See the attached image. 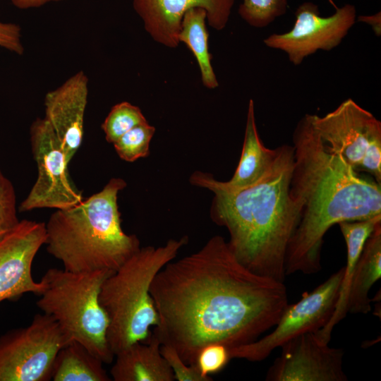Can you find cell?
Segmentation results:
<instances>
[{
    "instance_id": "cell-1",
    "label": "cell",
    "mask_w": 381,
    "mask_h": 381,
    "mask_svg": "<svg viewBox=\"0 0 381 381\" xmlns=\"http://www.w3.org/2000/svg\"><path fill=\"white\" fill-rule=\"evenodd\" d=\"M150 292L159 317L152 333L188 365L205 346L229 349L272 329L289 304L284 282L255 273L234 256L224 237L168 262Z\"/></svg>"
},
{
    "instance_id": "cell-2",
    "label": "cell",
    "mask_w": 381,
    "mask_h": 381,
    "mask_svg": "<svg viewBox=\"0 0 381 381\" xmlns=\"http://www.w3.org/2000/svg\"><path fill=\"white\" fill-rule=\"evenodd\" d=\"M294 167L289 193L301 212L288 245L286 275L321 268L324 236L334 224L381 216V184L362 177L320 139L311 114L293 133Z\"/></svg>"
},
{
    "instance_id": "cell-3",
    "label": "cell",
    "mask_w": 381,
    "mask_h": 381,
    "mask_svg": "<svg viewBox=\"0 0 381 381\" xmlns=\"http://www.w3.org/2000/svg\"><path fill=\"white\" fill-rule=\"evenodd\" d=\"M294 147L281 145L279 159L258 183L230 190L217 186L212 174L196 171L191 185L213 193L210 217L229 233L227 243L236 259L258 274L284 282L288 245L301 212L289 189Z\"/></svg>"
},
{
    "instance_id": "cell-4",
    "label": "cell",
    "mask_w": 381,
    "mask_h": 381,
    "mask_svg": "<svg viewBox=\"0 0 381 381\" xmlns=\"http://www.w3.org/2000/svg\"><path fill=\"white\" fill-rule=\"evenodd\" d=\"M126 186L112 178L100 191L49 217L44 245L64 270L115 272L140 248L138 237L121 227L118 195Z\"/></svg>"
},
{
    "instance_id": "cell-5",
    "label": "cell",
    "mask_w": 381,
    "mask_h": 381,
    "mask_svg": "<svg viewBox=\"0 0 381 381\" xmlns=\"http://www.w3.org/2000/svg\"><path fill=\"white\" fill-rule=\"evenodd\" d=\"M188 238H171L164 246L140 247L103 282L99 295L109 319L107 341L115 355L145 341L159 317L150 289L157 274L187 244Z\"/></svg>"
},
{
    "instance_id": "cell-6",
    "label": "cell",
    "mask_w": 381,
    "mask_h": 381,
    "mask_svg": "<svg viewBox=\"0 0 381 381\" xmlns=\"http://www.w3.org/2000/svg\"><path fill=\"white\" fill-rule=\"evenodd\" d=\"M113 271L73 272L50 268L41 279L44 289L37 306L51 316L71 340L85 346L104 363L114 359L107 341L109 319L99 295Z\"/></svg>"
},
{
    "instance_id": "cell-7",
    "label": "cell",
    "mask_w": 381,
    "mask_h": 381,
    "mask_svg": "<svg viewBox=\"0 0 381 381\" xmlns=\"http://www.w3.org/2000/svg\"><path fill=\"white\" fill-rule=\"evenodd\" d=\"M322 141L356 171L381 184V122L351 99L323 116L311 114Z\"/></svg>"
},
{
    "instance_id": "cell-8",
    "label": "cell",
    "mask_w": 381,
    "mask_h": 381,
    "mask_svg": "<svg viewBox=\"0 0 381 381\" xmlns=\"http://www.w3.org/2000/svg\"><path fill=\"white\" fill-rule=\"evenodd\" d=\"M71 339L49 315L0 336V381H49L58 351Z\"/></svg>"
},
{
    "instance_id": "cell-9",
    "label": "cell",
    "mask_w": 381,
    "mask_h": 381,
    "mask_svg": "<svg viewBox=\"0 0 381 381\" xmlns=\"http://www.w3.org/2000/svg\"><path fill=\"white\" fill-rule=\"evenodd\" d=\"M343 273L344 267L313 291L303 293L298 301L288 304L270 333L229 349L231 358L260 362L292 338L322 328L334 312Z\"/></svg>"
},
{
    "instance_id": "cell-10",
    "label": "cell",
    "mask_w": 381,
    "mask_h": 381,
    "mask_svg": "<svg viewBox=\"0 0 381 381\" xmlns=\"http://www.w3.org/2000/svg\"><path fill=\"white\" fill-rule=\"evenodd\" d=\"M30 145L37 164V179L20 212L40 208L66 209L80 203L81 192L72 182L68 162L55 133L44 118H37L30 129Z\"/></svg>"
},
{
    "instance_id": "cell-11",
    "label": "cell",
    "mask_w": 381,
    "mask_h": 381,
    "mask_svg": "<svg viewBox=\"0 0 381 381\" xmlns=\"http://www.w3.org/2000/svg\"><path fill=\"white\" fill-rule=\"evenodd\" d=\"M296 21L291 30L272 34L264 40L265 44L284 52L295 66L318 50L329 51L337 47L356 23V7L346 4L336 7L328 17L320 15L313 2L301 4L296 11Z\"/></svg>"
},
{
    "instance_id": "cell-12",
    "label": "cell",
    "mask_w": 381,
    "mask_h": 381,
    "mask_svg": "<svg viewBox=\"0 0 381 381\" xmlns=\"http://www.w3.org/2000/svg\"><path fill=\"white\" fill-rule=\"evenodd\" d=\"M270 365L267 381H346L343 370L344 351L322 343L314 332L298 335L284 343Z\"/></svg>"
},
{
    "instance_id": "cell-13",
    "label": "cell",
    "mask_w": 381,
    "mask_h": 381,
    "mask_svg": "<svg viewBox=\"0 0 381 381\" xmlns=\"http://www.w3.org/2000/svg\"><path fill=\"white\" fill-rule=\"evenodd\" d=\"M45 240V223L23 219L0 241V303L42 294L44 284L34 280L32 266Z\"/></svg>"
},
{
    "instance_id": "cell-14",
    "label": "cell",
    "mask_w": 381,
    "mask_h": 381,
    "mask_svg": "<svg viewBox=\"0 0 381 381\" xmlns=\"http://www.w3.org/2000/svg\"><path fill=\"white\" fill-rule=\"evenodd\" d=\"M235 0H133V6L144 28L157 42L169 48L179 44L178 35L185 13L193 8L206 12L209 25L224 29Z\"/></svg>"
},
{
    "instance_id": "cell-15",
    "label": "cell",
    "mask_w": 381,
    "mask_h": 381,
    "mask_svg": "<svg viewBox=\"0 0 381 381\" xmlns=\"http://www.w3.org/2000/svg\"><path fill=\"white\" fill-rule=\"evenodd\" d=\"M88 78L80 71L44 97L45 120L60 142L68 162L83 143Z\"/></svg>"
},
{
    "instance_id": "cell-16",
    "label": "cell",
    "mask_w": 381,
    "mask_h": 381,
    "mask_svg": "<svg viewBox=\"0 0 381 381\" xmlns=\"http://www.w3.org/2000/svg\"><path fill=\"white\" fill-rule=\"evenodd\" d=\"M281 145L269 149L262 143L258 132L253 99L248 103L244 140L238 166L230 180L221 181L213 175L212 181L219 187L235 190L252 186L267 176L276 164Z\"/></svg>"
},
{
    "instance_id": "cell-17",
    "label": "cell",
    "mask_w": 381,
    "mask_h": 381,
    "mask_svg": "<svg viewBox=\"0 0 381 381\" xmlns=\"http://www.w3.org/2000/svg\"><path fill=\"white\" fill-rule=\"evenodd\" d=\"M161 343L151 332L144 341L135 342L114 358L110 370L114 381H174L173 372L160 351Z\"/></svg>"
},
{
    "instance_id": "cell-18",
    "label": "cell",
    "mask_w": 381,
    "mask_h": 381,
    "mask_svg": "<svg viewBox=\"0 0 381 381\" xmlns=\"http://www.w3.org/2000/svg\"><path fill=\"white\" fill-rule=\"evenodd\" d=\"M380 222L381 216H377L365 220L342 222L338 224L346 244L347 260L346 265L344 267L334 312L327 324L320 329L314 332L317 338L324 344H329L334 327L348 313V298L357 261L366 240Z\"/></svg>"
},
{
    "instance_id": "cell-19",
    "label": "cell",
    "mask_w": 381,
    "mask_h": 381,
    "mask_svg": "<svg viewBox=\"0 0 381 381\" xmlns=\"http://www.w3.org/2000/svg\"><path fill=\"white\" fill-rule=\"evenodd\" d=\"M380 277L381 222L366 240L357 261L348 298V313L367 314L371 310L369 292Z\"/></svg>"
},
{
    "instance_id": "cell-20",
    "label": "cell",
    "mask_w": 381,
    "mask_h": 381,
    "mask_svg": "<svg viewBox=\"0 0 381 381\" xmlns=\"http://www.w3.org/2000/svg\"><path fill=\"white\" fill-rule=\"evenodd\" d=\"M104 363L80 342L72 340L57 353L54 361L52 380L110 381Z\"/></svg>"
},
{
    "instance_id": "cell-21",
    "label": "cell",
    "mask_w": 381,
    "mask_h": 381,
    "mask_svg": "<svg viewBox=\"0 0 381 381\" xmlns=\"http://www.w3.org/2000/svg\"><path fill=\"white\" fill-rule=\"evenodd\" d=\"M205 20L204 9L193 8L188 10L182 18L178 40L188 47L197 60L202 84L209 89H214L219 83L211 64Z\"/></svg>"
},
{
    "instance_id": "cell-22",
    "label": "cell",
    "mask_w": 381,
    "mask_h": 381,
    "mask_svg": "<svg viewBox=\"0 0 381 381\" xmlns=\"http://www.w3.org/2000/svg\"><path fill=\"white\" fill-rule=\"evenodd\" d=\"M145 122L147 121L139 107L122 102L111 109L101 127L106 140L113 144L125 133Z\"/></svg>"
},
{
    "instance_id": "cell-23",
    "label": "cell",
    "mask_w": 381,
    "mask_h": 381,
    "mask_svg": "<svg viewBox=\"0 0 381 381\" xmlns=\"http://www.w3.org/2000/svg\"><path fill=\"white\" fill-rule=\"evenodd\" d=\"M155 132V128L148 122L133 127L113 143L117 155L128 162L147 157Z\"/></svg>"
},
{
    "instance_id": "cell-24",
    "label": "cell",
    "mask_w": 381,
    "mask_h": 381,
    "mask_svg": "<svg viewBox=\"0 0 381 381\" xmlns=\"http://www.w3.org/2000/svg\"><path fill=\"white\" fill-rule=\"evenodd\" d=\"M287 5V0H243L238 13L250 25L264 28L284 15Z\"/></svg>"
},
{
    "instance_id": "cell-25",
    "label": "cell",
    "mask_w": 381,
    "mask_h": 381,
    "mask_svg": "<svg viewBox=\"0 0 381 381\" xmlns=\"http://www.w3.org/2000/svg\"><path fill=\"white\" fill-rule=\"evenodd\" d=\"M20 222L17 216L14 187L0 170V241L11 233Z\"/></svg>"
},
{
    "instance_id": "cell-26",
    "label": "cell",
    "mask_w": 381,
    "mask_h": 381,
    "mask_svg": "<svg viewBox=\"0 0 381 381\" xmlns=\"http://www.w3.org/2000/svg\"><path fill=\"white\" fill-rule=\"evenodd\" d=\"M229 349L220 344L205 346L198 353L195 365L206 377L222 370L231 360Z\"/></svg>"
},
{
    "instance_id": "cell-27",
    "label": "cell",
    "mask_w": 381,
    "mask_h": 381,
    "mask_svg": "<svg viewBox=\"0 0 381 381\" xmlns=\"http://www.w3.org/2000/svg\"><path fill=\"white\" fill-rule=\"evenodd\" d=\"M160 351L171 368L177 381H212V377H204L195 364L188 365L176 350L168 344H161Z\"/></svg>"
},
{
    "instance_id": "cell-28",
    "label": "cell",
    "mask_w": 381,
    "mask_h": 381,
    "mask_svg": "<svg viewBox=\"0 0 381 381\" xmlns=\"http://www.w3.org/2000/svg\"><path fill=\"white\" fill-rule=\"evenodd\" d=\"M0 47L18 55L23 54L21 28L18 24L0 21Z\"/></svg>"
},
{
    "instance_id": "cell-29",
    "label": "cell",
    "mask_w": 381,
    "mask_h": 381,
    "mask_svg": "<svg viewBox=\"0 0 381 381\" xmlns=\"http://www.w3.org/2000/svg\"><path fill=\"white\" fill-rule=\"evenodd\" d=\"M19 9H29L41 7L50 2H58L62 0H10Z\"/></svg>"
},
{
    "instance_id": "cell-30",
    "label": "cell",
    "mask_w": 381,
    "mask_h": 381,
    "mask_svg": "<svg viewBox=\"0 0 381 381\" xmlns=\"http://www.w3.org/2000/svg\"><path fill=\"white\" fill-rule=\"evenodd\" d=\"M358 21H362L370 25L373 30L377 36L380 35L381 15L378 12L371 16H360L358 17Z\"/></svg>"
}]
</instances>
